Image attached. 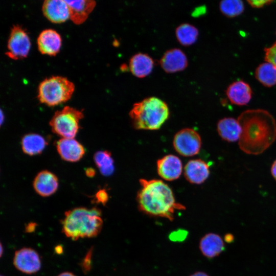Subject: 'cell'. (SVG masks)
I'll use <instances>...</instances> for the list:
<instances>
[{"label":"cell","mask_w":276,"mask_h":276,"mask_svg":"<svg viewBox=\"0 0 276 276\" xmlns=\"http://www.w3.org/2000/svg\"><path fill=\"white\" fill-rule=\"evenodd\" d=\"M242 133L238 144L248 154L258 155L268 148L276 139V122L267 110H246L237 119Z\"/></svg>","instance_id":"6da1fadb"},{"label":"cell","mask_w":276,"mask_h":276,"mask_svg":"<svg viewBox=\"0 0 276 276\" xmlns=\"http://www.w3.org/2000/svg\"><path fill=\"white\" fill-rule=\"evenodd\" d=\"M139 182L141 188L136 201L139 210L143 213L172 221L176 210L185 209L183 205L176 202L172 190L162 180L143 178Z\"/></svg>","instance_id":"7a4b0ae2"},{"label":"cell","mask_w":276,"mask_h":276,"mask_svg":"<svg viewBox=\"0 0 276 276\" xmlns=\"http://www.w3.org/2000/svg\"><path fill=\"white\" fill-rule=\"evenodd\" d=\"M62 231L73 240L97 236L103 225L101 211L97 208L79 207L65 212Z\"/></svg>","instance_id":"3957f363"},{"label":"cell","mask_w":276,"mask_h":276,"mask_svg":"<svg viewBox=\"0 0 276 276\" xmlns=\"http://www.w3.org/2000/svg\"><path fill=\"white\" fill-rule=\"evenodd\" d=\"M136 129L157 130L168 119L169 109L160 99L151 97L135 103L129 112Z\"/></svg>","instance_id":"277c9868"},{"label":"cell","mask_w":276,"mask_h":276,"mask_svg":"<svg viewBox=\"0 0 276 276\" xmlns=\"http://www.w3.org/2000/svg\"><path fill=\"white\" fill-rule=\"evenodd\" d=\"M75 89L73 82L62 76H52L42 81L38 86L39 101L49 106L64 103L72 97Z\"/></svg>","instance_id":"5b68a950"},{"label":"cell","mask_w":276,"mask_h":276,"mask_svg":"<svg viewBox=\"0 0 276 276\" xmlns=\"http://www.w3.org/2000/svg\"><path fill=\"white\" fill-rule=\"evenodd\" d=\"M82 111L66 106L54 113L50 121L52 131L62 138H74L79 129V122L83 118Z\"/></svg>","instance_id":"8992f818"},{"label":"cell","mask_w":276,"mask_h":276,"mask_svg":"<svg viewBox=\"0 0 276 276\" xmlns=\"http://www.w3.org/2000/svg\"><path fill=\"white\" fill-rule=\"evenodd\" d=\"M6 55L14 60L27 57L30 48L31 41L26 30L19 25H14L11 29L7 42Z\"/></svg>","instance_id":"52a82bcc"},{"label":"cell","mask_w":276,"mask_h":276,"mask_svg":"<svg viewBox=\"0 0 276 276\" xmlns=\"http://www.w3.org/2000/svg\"><path fill=\"white\" fill-rule=\"evenodd\" d=\"M173 145L175 151L180 155L189 157L198 154L201 146L199 134L191 128H183L174 135Z\"/></svg>","instance_id":"ba28073f"},{"label":"cell","mask_w":276,"mask_h":276,"mask_svg":"<svg viewBox=\"0 0 276 276\" xmlns=\"http://www.w3.org/2000/svg\"><path fill=\"white\" fill-rule=\"evenodd\" d=\"M13 264L16 269L27 274L35 273L41 268L39 255L30 248L25 247L16 251Z\"/></svg>","instance_id":"9c48e42d"},{"label":"cell","mask_w":276,"mask_h":276,"mask_svg":"<svg viewBox=\"0 0 276 276\" xmlns=\"http://www.w3.org/2000/svg\"><path fill=\"white\" fill-rule=\"evenodd\" d=\"M156 166L158 174L166 180L177 179L182 172V166L180 159L173 154L167 155L159 159Z\"/></svg>","instance_id":"30bf717a"},{"label":"cell","mask_w":276,"mask_h":276,"mask_svg":"<svg viewBox=\"0 0 276 276\" xmlns=\"http://www.w3.org/2000/svg\"><path fill=\"white\" fill-rule=\"evenodd\" d=\"M38 49L44 55L55 56L60 51L62 40L60 34L51 29L42 31L37 37Z\"/></svg>","instance_id":"8fae6325"},{"label":"cell","mask_w":276,"mask_h":276,"mask_svg":"<svg viewBox=\"0 0 276 276\" xmlns=\"http://www.w3.org/2000/svg\"><path fill=\"white\" fill-rule=\"evenodd\" d=\"M42 10L44 16L54 23H61L70 18L69 8L65 1H44Z\"/></svg>","instance_id":"7c38bea8"},{"label":"cell","mask_w":276,"mask_h":276,"mask_svg":"<svg viewBox=\"0 0 276 276\" xmlns=\"http://www.w3.org/2000/svg\"><path fill=\"white\" fill-rule=\"evenodd\" d=\"M56 146L61 158L67 162L79 161L85 154L84 147L74 138H61Z\"/></svg>","instance_id":"4fadbf2b"},{"label":"cell","mask_w":276,"mask_h":276,"mask_svg":"<svg viewBox=\"0 0 276 276\" xmlns=\"http://www.w3.org/2000/svg\"><path fill=\"white\" fill-rule=\"evenodd\" d=\"M226 95L232 104L243 106L250 102L252 89L246 82L238 80L228 85L226 90Z\"/></svg>","instance_id":"5bb4252c"},{"label":"cell","mask_w":276,"mask_h":276,"mask_svg":"<svg viewBox=\"0 0 276 276\" xmlns=\"http://www.w3.org/2000/svg\"><path fill=\"white\" fill-rule=\"evenodd\" d=\"M209 166L200 159L189 160L184 168V176L186 179L193 184L204 182L210 175Z\"/></svg>","instance_id":"9a60e30c"},{"label":"cell","mask_w":276,"mask_h":276,"mask_svg":"<svg viewBox=\"0 0 276 276\" xmlns=\"http://www.w3.org/2000/svg\"><path fill=\"white\" fill-rule=\"evenodd\" d=\"M36 192L43 197L53 194L58 187V180L56 176L47 170L39 172L33 182Z\"/></svg>","instance_id":"2e32d148"},{"label":"cell","mask_w":276,"mask_h":276,"mask_svg":"<svg viewBox=\"0 0 276 276\" xmlns=\"http://www.w3.org/2000/svg\"><path fill=\"white\" fill-rule=\"evenodd\" d=\"M160 65L167 72L174 73L185 69L188 64L185 54L179 49L167 51L160 59Z\"/></svg>","instance_id":"e0dca14e"},{"label":"cell","mask_w":276,"mask_h":276,"mask_svg":"<svg viewBox=\"0 0 276 276\" xmlns=\"http://www.w3.org/2000/svg\"><path fill=\"white\" fill-rule=\"evenodd\" d=\"M199 249L202 254L208 259L219 256L225 249L222 238L215 233H208L200 240Z\"/></svg>","instance_id":"ac0fdd59"},{"label":"cell","mask_w":276,"mask_h":276,"mask_svg":"<svg viewBox=\"0 0 276 276\" xmlns=\"http://www.w3.org/2000/svg\"><path fill=\"white\" fill-rule=\"evenodd\" d=\"M65 2L70 10V18L76 25H80L84 22L96 6V2L93 0L65 1Z\"/></svg>","instance_id":"d6986e66"},{"label":"cell","mask_w":276,"mask_h":276,"mask_svg":"<svg viewBox=\"0 0 276 276\" xmlns=\"http://www.w3.org/2000/svg\"><path fill=\"white\" fill-rule=\"evenodd\" d=\"M217 130L221 138L228 142L239 141L242 133L238 120L231 117L220 119L218 122Z\"/></svg>","instance_id":"ffe728a7"},{"label":"cell","mask_w":276,"mask_h":276,"mask_svg":"<svg viewBox=\"0 0 276 276\" xmlns=\"http://www.w3.org/2000/svg\"><path fill=\"white\" fill-rule=\"evenodd\" d=\"M152 59L146 54L137 53L134 55L129 61V68L136 77H144L149 75L153 67Z\"/></svg>","instance_id":"44dd1931"},{"label":"cell","mask_w":276,"mask_h":276,"mask_svg":"<svg viewBox=\"0 0 276 276\" xmlns=\"http://www.w3.org/2000/svg\"><path fill=\"white\" fill-rule=\"evenodd\" d=\"M47 142L41 135L36 133L25 135L21 141L23 152L29 155L40 154L45 148Z\"/></svg>","instance_id":"7402d4cb"},{"label":"cell","mask_w":276,"mask_h":276,"mask_svg":"<svg viewBox=\"0 0 276 276\" xmlns=\"http://www.w3.org/2000/svg\"><path fill=\"white\" fill-rule=\"evenodd\" d=\"M255 76L264 86L272 87L276 84V67L271 63L263 62L257 67Z\"/></svg>","instance_id":"603a6c76"},{"label":"cell","mask_w":276,"mask_h":276,"mask_svg":"<svg viewBox=\"0 0 276 276\" xmlns=\"http://www.w3.org/2000/svg\"><path fill=\"white\" fill-rule=\"evenodd\" d=\"M94 162L104 176H110L114 172V162L111 153L108 151H99L94 156Z\"/></svg>","instance_id":"cb8c5ba5"},{"label":"cell","mask_w":276,"mask_h":276,"mask_svg":"<svg viewBox=\"0 0 276 276\" xmlns=\"http://www.w3.org/2000/svg\"><path fill=\"white\" fill-rule=\"evenodd\" d=\"M198 36L197 29L190 24H181L176 29V38L183 45H189L194 43Z\"/></svg>","instance_id":"d4e9b609"},{"label":"cell","mask_w":276,"mask_h":276,"mask_svg":"<svg viewBox=\"0 0 276 276\" xmlns=\"http://www.w3.org/2000/svg\"><path fill=\"white\" fill-rule=\"evenodd\" d=\"M219 9L225 16L234 17L243 12L244 5L240 0H224L220 2Z\"/></svg>","instance_id":"484cf974"},{"label":"cell","mask_w":276,"mask_h":276,"mask_svg":"<svg viewBox=\"0 0 276 276\" xmlns=\"http://www.w3.org/2000/svg\"><path fill=\"white\" fill-rule=\"evenodd\" d=\"M188 235V231L182 228H179L171 232L168 235V238L172 242H181L186 240Z\"/></svg>","instance_id":"4316f807"},{"label":"cell","mask_w":276,"mask_h":276,"mask_svg":"<svg viewBox=\"0 0 276 276\" xmlns=\"http://www.w3.org/2000/svg\"><path fill=\"white\" fill-rule=\"evenodd\" d=\"M265 60L272 64L276 67V41L270 47L266 48Z\"/></svg>","instance_id":"83f0119b"},{"label":"cell","mask_w":276,"mask_h":276,"mask_svg":"<svg viewBox=\"0 0 276 276\" xmlns=\"http://www.w3.org/2000/svg\"><path fill=\"white\" fill-rule=\"evenodd\" d=\"M95 200L97 202L106 204L108 200V195L105 189L99 190L95 195Z\"/></svg>","instance_id":"f1b7e54d"},{"label":"cell","mask_w":276,"mask_h":276,"mask_svg":"<svg viewBox=\"0 0 276 276\" xmlns=\"http://www.w3.org/2000/svg\"><path fill=\"white\" fill-rule=\"evenodd\" d=\"M92 249H90L87 253L82 262V268L84 272L86 273L90 269Z\"/></svg>","instance_id":"f546056e"},{"label":"cell","mask_w":276,"mask_h":276,"mask_svg":"<svg viewBox=\"0 0 276 276\" xmlns=\"http://www.w3.org/2000/svg\"><path fill=\"white\" fill-rule=\"evenodd\" d=\"M249 4L253 8H259L264 6L269 5L273 1H247Z\"/></svg>","instance_id":"4dcf8cb0"},{"label":"cell","mask_w":276,"mask_h":276,"mask_svg":"<svg viewBox=\"0 0 276 276\" xmlns=\"http://www.w3.org/2000/svg\"><path fill=\"white\" fill-rule=\"evenodd\" d=\"M96 173L95 170L92 168H88L85 170V174L87 176L93 177Z\"/></svg>","instance_id":"1f68e13d"},{"label":"cell","mask_w":276,"mask_h":276,"mask_svg":"<svg viewBox=\"0 0 276 276\" xmlns=\"http://www.w3.org/2000/svg\"><path fill=\"white\" fill-rule=\"evenodd\" d=\"M271 173L274 179L276 180V159L274 161L271 166Z\"/></svg>","instance_id":"d6a6232c"},{"label":"cell","mask_w":276,"mask_h":276,"mask_svg":"<svg viewBox=\"0 0 276 276\" xmlns=\"http://www.w3.org/2000/svg\"><path fill=\"white\" fill-rule=\"evenodd\" d=\"M36 224L34 223H30L26 227V230L28 232H33L35 228Z\"/></svg>","instance_id":"836d02e7"},{"label":"cell","mask_w":276,"mask_h":276,"mask_svg":"<svg viewBox=\"0 0 276 276\" xmlns=\"http://www.w3.org/2000/svg\"><path fill=\"white\" fill-rule=\"evenodd\" d=\"M190 276H209L207 273L203 271H197Z\"/></svg>","instance_id":"e575fe53"},{"label":"cell","mask_w":276,"mask_h":276,"mask_svg":"<svg viewBox=\"0 0 276 276\" xmlns=\"http://www.w3.org/2000/svg\"><path fill=\"white\" fill-rule=\"evenodd\" d=\"M58 276H76L74 274L70 272H64L60 273Z\"/></svg>","instance_id":"d590c367"},{"label":"cell","mask_w":276,"mask_h":276,"mask_svg":"<svg viewBox=\"0 0 276 276\" xmlns=\"http://www.w3.org/2000/svg\"><path fill=\"white\" fill-rule=\"evenodd\" d=\"M55 250L56 251L57 253H61V251L62 250L61 246H57L55 248Z\"/></svg>","instance_id":"8d00e7d4"},{"label":"cell","mask_w":276,"mask_h":276,"mask_svg":"<svg viewBox=\"0 0 276 276\" xmlns=\"http://www.w3.org/2000/svg\"><path fill=\"white\" fill-rule=\"evenodd\" d=\"M3 254V247H2V244H1V256H2Z\"/></svg>","instance_id":"74e56055"},{"label":"cell","mask_w":276,"mask_h":276,"mask_svg":"<svg viewBox=\"0 0 276 276\" xmlns=\"http://www.w3.org/2000/svg\"><path fill=\"white\" fill-rule=\"evenodd\" d=\"M1 276H3V275H1Z\"/></svg>","instance_id":"f35d334b"}]
</instances>
